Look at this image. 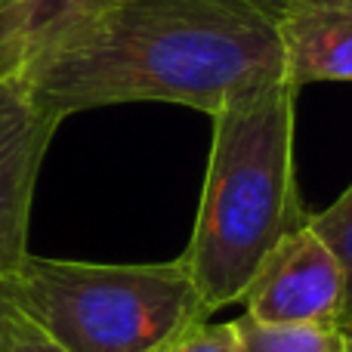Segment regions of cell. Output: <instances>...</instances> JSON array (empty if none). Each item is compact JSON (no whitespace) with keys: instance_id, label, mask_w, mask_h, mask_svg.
<instances>
[{"instance_id":"obj_1","label":"cell","mask_w":352,"mask_h":352,"mask_svg":"<svg viewBox=\"0 0 352 352\" xmlns=\"http://www.w3.org/2000/svg\"><path fill=\"white\" fill-rule=\"evenodd\" d=\"M285 0H109L31 56L19 78L56 121L124 102L207 118L281 78Z\"/></svg>"},{"instance_id":"obj_2","label":"cell","mask_w":352,"mask_h":352,"mask_svg":"<svg viewBox=\"0 0 352 352\" xmlns=\"http://www.w3.org/2000/svg\"><path fill=\"white\" fill-rule=\"evenodd\" d=\"M297 90L263 87L210 115L201 204L182 266L207 316L241 303L266 256L309 219L294 170Z\"/></svg>"},{"instance_id":"obj_3","label":"cell","mask_w":352,"mask_h":352,"mask_svg":"<svg viewBox=\"0 0 352 352\" xmlns=\"http://www.w3.org/2000/svg\"><path fill=\"white\" fill-rule=\"evenodd\" d=\"M6 294L62 352H155L210 318L179 256L80 263L28 254Z\"/></svg>"},{"instance_id":"obj_4","label":"cell","mask_w":352,"mask_h":352,"mask_svg":"<svg viewBox=\"0 0 352 352\" xmlns=\"http://www.w3.org/2000/svg\"><path fill=\"white\" fill-rule=\"evenodd\" d=\"M241 303L244 316L266 324L340 328L346 318V272L306 219L266 256Z\"/></svg>"},{"instance_id":"obj_5","label":"cell","mask_w":352,"mask_h":352,"mask_svg":"<svg viewBox=\"0 0 352 352\" xmlns=\"http://www.w3.org/2000/svg\"><path fill=\"white\" fill-rule=\"evenodd\" d=\"M56 127L59 121L31 99L19 72L0 80V285L28 256L31 198Z\"/></svg>"},{"instance_id":"obj_6","label":"cell","mask_w":352,"mask_h":352,"mask_svg":"<svg viewBox=\"0 0 352 352\" xmlns=\"http://www.w3.org/2000/svg\"><path fill=\"white\" fill-rule=\"evenodd\" d=\"M281 78L306 84H352V0H285L278 12Z\"/></svg>"},{"instance_id":"obj_7","label":"cell","mask_w":352,"mask_h":352,"mask_svg":"<svg viewBox=\"0 0 352 352\" xmlns=\"http://www.w3.org/2000/svg\"><path fill=\"white\" fill-rule=\"evenodd\" d=\"M109 0H12L16 6V41L22 65L47 50L53 41L90 19ZM19 65V68H22Z\"/></svg>"},{"instance_id":"obj_8","label":"cell","mask_w":352,"mask_h":352,"mask_svg":"<svg viewBox=\"0 0 352 352\" xmlns=\"http://www.w3.org/2000/svg\"><path fill=\"white\" fill-rule=\"evenodd\" d=\"M235 352H346V334L340 328L316 324H266L250 316L232 322Z\"/></svg>"},{"instance_id":"obj_9","label":"cell","mask_w":352,"mask_h":352,"mask_svg":"<svg viewBox=\"0 0 352 352\" xmlns=\"http://www.w3.org/2000/svg\"><path fill=\"white\" fill-rule=\"evenodd\" d=\"M309 226L328 241V248L337 254L343 272H346V316L352 312V186L328 210L309 213Z\"/></svg>"},{"instance_id":"obj_10","label":"cell","mask_w":352,"mask_h":352,"mask_svg":"<svg viewBox=\"0 0 352 352\" xmlns=\"http://www.w3.org/2000/svg\"><path fill=\"white\" fill-rule=\"evenodd\" d=\"M155 352H235V328L232 322L213 324L207 318V322H198L195 328L182 331L179 337H173L170 343L158 346Z\"/></svg>"},{"instance_id":"obj_11","label":"cell","mask_w":352,"mask_h":352,"mask_svg":"<svg viewBox=\"0 0 352 352\" xmlns=\"http://www.w3.org/2000/svg\"><path fill=\"white\" fill-rule=\"evenodd\" d=\"M0 352H62V349L47 334H41L28 318H22L12 309L3 324V334H0Z\"/></svg>"},{"instance_id":"obj_12","label":"cell","mask_w":352,"mask_h":352,"mask_svg":"<svg viewBox=\"0 0 352 352\" xmlns=\"http://www.w3.org/2000/svg\"><path fill=\"white\" fill-rule=\"evenodd\" d=\"M22 56L16 41V6L12 0H0V80L19 72Z\"/></svg>"},{"instance_id":"obj_13","label":"cell","mask_w":352,"mask_h":352,"mask_svg":"<svg viewBox=\"0 0 352 352\" xmlns=\"http://www.w3.org/2000/svg\"><path fill=\"white\" fill-rule=\"evenodd\" d=\"M12 312V303H10V294H6V285H0V334H3V324Z\"/></svg>"},{"instance_id":"obj_14","label":"cell","mask_w":352,"mask_h":352,"mask_svg":"<svg viewBox=\"0 0 352 352\" xmlns=\"http://www.w3.org/2000/svg\"><path fill=\"white\" fill-rule=\"evenodd\" d=\"M340 331L346 334V340H352V312H349V316L340 322Z\"/></svg>"},{"instance_id":"obj_15","label":"cell","mask_w":352,"mask_h":352,"mask_svg":"<svg viewBox=\"0 0 352 352\" xmlns=\"http://www.w3.org/2000/svg\"><path fill=\"white\" fill-rule=\"evenodd\" d=\"M346 352H352V340H346Z\"/></svg>"}]
</instances>
